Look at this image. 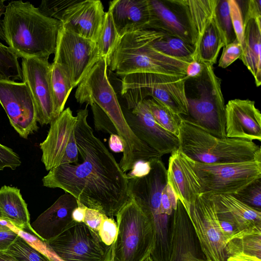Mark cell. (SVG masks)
<instances>
[{
  "label": "cell",
  "instance_id": "cell-1",
  "mask_svg": "<svg viewBox=\"0 0 261 261\" xmlns=\"http://www.w3.org/2000/svg\"><path fill=\"white\" fill-rule=\"evenodd\" d=\"M88 105L77 111L75 137L82 162L62 164L49 171L43 186L60 188L87 207L116 216L130 197L128 179L113 155L89 124Z\"/></svg>",
  "mask_w": 261,
  "mask_h": 261
},
{
  "label": "cell",
  "instance_id": "cell-2",
  "mask_svg": "<svg viewBox=\"0 0 261 261\" xmlns=\"http://www.w3.org/2000/svg\"><path fill=\"white\" fill-rule=\"evenodd\" d=\"M2 20L6 42L21 59L47 58L55 53L61 22L29 2L12 1Z\"/></svg>",
  "mask_w": 261,
  "mask_h": 261
},
{
  "label": "cell",
  "instance_id": "cell-3",
  "mask_svg": "<svg viewBox=\"0 0 261 261\" xmlns=\"http://www.w3.org/2000/svg\"><path fill=\"white\" fill-rule=\"evenodd\" d=\"M164 34L152 29L125 34L120 38L111 57V69L121 76L137 72L185 76L188 63L162 54L150 44Z\"/></svg>",
  "mask_w": 261,
  "mask_h": 261
},
{
  "label": "cell",
  "instance_id": "cell-4",
  "mask_svg": "<svg viewBox=\"0 0 261 261\" xmlns=\"http://www.w3.org/2000/svg\"><path fill=\"white\" fill-rule=\"evenodd\" d=\"M179 149L192 160L205 164L261 161V149L253 141L226 137L206 132L182 116Z\"/></svg>",
  "mask_w": 261,
  "mask_h": 261
},
{
  "label": "cell",
  "instance_id": "cell-5",
  "mask_svg": "<svg viewBox=\"0 0 261 261\" xmlns=\"http://www.w3.org/2000/svg\"><path fill=\"white\" fill-rule=\"evenodd\" d=\"M204 65L200 76L186 79L188 114L182 117L211 135L225 138V105L221 80L215 74L213 65Z\"/></svg>",
  "mask_w": 261,
  "mask_h": 261
},
{
  "label": "cell",
  "instance_id": "cell-6",
  "mask_svg": "<svg viewBox=\"0 0 261 261\" xmlns=\"http://www.w3.org/2000/svg\"><path fill=\"white\" fill-rule=\"evenodd\" d=\"M186 76L150 72H137L122 76L121 94L128 110L134 109L150 96L176 114L187 116L188 103L185 95Z\"/></svg>",
  "mask_w": 261,
  "mask_h": 261
},
{
  "label": "cell",
  "instance_id": "cell-7",
  "mask_svg": "<svg viewBox=\"0 0 261 261\" xmlns=\"http://www.w3.org/2000/svg\"><path fill=\"white\" fill-rule=\"evenodd\" d=\"M109 63L100 57L77 85L75 98L80 104H96L109 117L125 148L139 142L138 138L129 127L108 75Z\"/></svg>",
  "mask_w": 261,
  "mask_h": 261
},
{
  "label": "cell",
  "instance_id": "cell-8",
  "mask_svg": "<svg viewBox=\"0 0 261 261\" xmlns=\"http://www.w3.org/2000/svg\"><path fill=\"white\" fill-rule=\"evenodd\" d=\"M112 261H142L150 255L154 232L151 217L132 198L116 215Z\"/></svg>",
  "mask_w": 261,
  "mask_h": 261
},
{
  "label": "cell",
  "instance_id": "cell-9",
  "mask_svg": "<svg viewBox=\"0 0 261 261\" xmlns=\"http://www.w3.org/2000/svg\"><path fill=\"white\" fill-rule=\"evenodd\" d=\"M150 164L148 174L128 179V193L130 197L151 217L155 242L164 244L171 240L173 222V216L162 215L159 211L162 191L167 184V169L161 158L150 160Z\"/></svg>",
  "mask_w": 261,
  "mask_h": 261
},
{
  "label": "cell",
  "instance_id": "cell-10",
  "mask_svg": "<svg viewBox=\"0 0 261 261\" xmlns=\"http://www.w3.org/2000/svg\"><path fill=\"white\" fill-rule=\"evenodd\" d=\"M192 163L201 194L232 195L261 178V161L205 164L192 160Z\"/></svg>",
  "mask_w": 261,
  "mask_h": 261
},
{
  "label": "cell",
  "instance_id": "cell-11",
  "mask_svg": "<svg viewBox=\"0 0 261 261\" xmlns=\"http://www.w3.org/2000/svg\"><path fill=\"white\" fill-rule=\"evenodd\" d=\"M62 261H112L113 245L103 243L84 222L73 221L60 234L44 242Z\"/></svg>",
  "mask_w": 261,
  "mask_h": 261
},
{
  "label": "cell",
  "instance_id": "cell-12",
  "mask_svg": "<svg viewBox=\"0 0 261 261\" xmlns=\"http://www.w3.org/2000/svg\"><path fill=\"white\" fill-rule=\"evenodd\" d=\"M207 261H226V241L219 227L213 195L201 194L187 212Z\"/></svg>",
  "mask_w": 261,
  "mask_h": 261
},
{
  "label": "cell",
  "instance_id": "cell-13",
  "mask_svg": "<svg viewBox=\"0 0 261 261\" xmlns=\"http://www.w3.org/2000/svg\"><path fill=\"white\" fill-rule=\"evenodd\" d=\"M53 62L60 65L74 88L100 58L95 42L61 27L58 32Z\"/></svg>",
  "mask_w": 261,
  "mask_h": 261
},
{
  "label": "cell",
  "instance_id": "cell-14",
  "mask_svg": "<svg viewBox=\"0 0 261 261\" xmlns=\"http://www.w3.org/2000/svg\"><path fill=\"white\" fill-rule=\"evenodd\" d=\"M0 104L21 138L28 139L38 130L34 100L25 82L1 80Z\"/></svg>",
  "mask_w": 261,
  "mask_h": 261
},
{
  "label": "cell",
  "instance_id": "cell-15",
  "mask_svg": "<svg viewBox=\"0 0 261 261\" xmlns=\"http://www.w3.org/2000/svg\"><path fill=\"white\" fill-rule=\"evenodd\" d=\"M51 63L47 58L22 59V82L27 85L34 100L37 121L41 126L54 119L50 84Z\"/></svg>",
  "mask_w": 261,
  "mask_h": 261
},
{
  "label": "cell",
  "instance_id": "cell-16",
  "mask_svg": "<svg viewBox=\"0 0 261 261\" xmlns=\"http://www.w3.org/2000/svg\"><path fill=\"white\" fill-rule=\"evenodd\" d=\"M124 113L134 134L162 156L179 149L178 137L165 130L154 120L144 100Z\"/></svg>",
  "mask_w": 261,
  "mask_h": 261
},
{
  "label": "cell",
  "instance_id": "cell-17",
  "mask_svg": "<svg viewBox=\"0 0 261 261\" xmlns=\"http://www.w3.org/2000/svg\"><path fill=\"white\" fill-rule=\"evenodd\" d=\"M105 14L100 1L76 0L65 10L60 22L66 30L96 43Z\"/></svg>",
  "mask_w": 261,
  "mask_h": 261
},
{
  "label": "cell",
  "instance_id": "cell-18",
  "mask_svg": "<svg viewBox=\"0 0 261 261\" xmlns=\"http://www.w3.org/2000/svg\"><path fill=\"white\" fill-rule=\"evenodd\" d=\"M148 1L150 10L148 29L176 36L194 46L191 28L181 0Z\"/></svg>",
  "mask_w": 261,
  "mask_h": 261
},
{
  "label": "cell",
  "instance_id": "cell-19",
  "mask_svg": "<svg viewBox=\"0 0 261 261\" xmlns=\"http://www.w3.org/2000/svg\"><path fill=\"white\" fill-rule=\"evenodd\" d=\"M225 130L227 138L261 141V114L255 102L234 99L225 105Z\"/></svg>",
  "mask_w": 261,
  "mask_h": 261
},
{
  "label": "cell",
  "instance_id": "cell-20",
  "mask_svg": "<svg viewBox=\"0 0 261 261\" xmlns=\"http://www.w3.org/2000/svg\"><path fill=\"white\" fill-rule=\"evenodd\" d=\"M76 121V116L67 108L50 123L46 138L39 145L41 161L47 171L61 165L67 146L75 136Z\"/></svg>",
  "mask_w": 261,
  "mask_h": 261
},
{
  "label": "cell",
  "instance_id": "cell-21",
  "mask_svg": "<svg viewBox=\"0 0 261 261\" xmlns=\"http://www.w3.org/2000/svg\"><path fill=\"white\" fill-rule=\"evenodd\" d=\"M187 211L178 199L173 215L169 261H206Z\"/></svg>",
  "mask_w": 261,
  "mask_h": 261
},
{
  "label": "cell",
  "instance_id": "cell-22",
  "mask_svg": "<svg viewBox=\"0 0 261 261\" xmlns=\"http://www.w3.org/2000/svg\"><path fill=\"white\" fill-rule=\"evenodd\" d=\"M167 183L172 188L187 212L201 194L192 160L179 149L171 153L167 169Z\"/></svg>",
  "mask_w": 261,
  "mask_h": 261
},
{
  "label": "cell",
  "instance_id": "cell-23",
  "mask_svg": "<svg viewBox=\"0 0 261 261\" xmlns=\"http://www.w3.org/2000/svg\"><path fill=\"white\" fill-rule=\"evenodd\" d=\"M77 206L74 196L62 195L31 224L33 233L43 242L55 238L73 222L72 212Z\"/></svg>",
  "mask_w": 261,
  "mask_h": 261
},
{
  "label": "cell",
  "instance_id": "cell-24",
  "mask_svg": "<svg viewBox=\"0 0 261 261\" xmlns=\"http://www.w3.org/2000/svg\"><path fill=\"white\" fill-rule=\"evenodd\" d=\"M110 13L120 37L136 31L148 29L150 10L148 0L109 2Z\"/></svg>",
  "mask_w": 261,
  "mask_h": 261
},
{
  "label": "cell",
  "instance_id": "cell-25",
  "mask_svg": "<svg viewBox=\"0 0 261 261\" xmlns=\"http://www.w3.org/2000/svg\"><path fill=\"white\" fill-rule=\"evenodd\" d=\"M253 75L257 87L261 84V18L244 21L242 53L240 58Z\"/></svg>",
  "mask_w": 261,
  "mask_h": 261
},
{
  "label": "cell",
  "instance_id": "cell-26",
  "mask_svg": "<svg viewBox=\"0 0 261 261\" xmlns=\"http://www.w3.org/2000/svg\"><path fill=\"white\" fill-rule=\"evenodd\" d=\"M0 211L2 220L9 222L20 230L33 232L27 204L20 189L4 185L0 189Z\"/></svg>",
  "mask_w": 261,
  "mask_h": 261
},
{
  "label": "cell",
  "instance_id": "cell-27",
  "mask_svg": "<svg viewBox=\"0 0 261 261\" xmlns=\"http://www.w3.org/2000/svg\"><path fill=\"white\" fill-rule=\"evenodd\" d=\"M215 201L227 211L240 232L261 228V212L239 200L231 195H213Z\"/></svg>",
  "mask_w": 261,
  "mask_h": 261
},
{
  "label": "cell",
  "instance_id": "cell-28",
  "mask_svg": "<svg viewBox=\"0 0 261 261\" xmlns=\"http://www.w3.org/2000/svg\"><path fill=\"white\" fill-rule=\"evenodd\" d=\"M224 46L214 16L195 45L194 60L213 66L217 62L220 49Z\"/></svg>",
  "mask_w": 261,
  "mask_h": 261
},
{
  "label": "cell",
  "instance_id": "cell-29",
  "mask_svg": "<svg viewBox=\"0 0 261 261\" xmlns=\"http://www.w3.org/2000/svg\"><path fill=\"white\" fill-rule=\"evenodd\" d=\"M217 2L218 0H181L191 28L194 47L214 16Z\"/></svg>",
  "mask_w": 261,
  "mask_h": 261
},
{
  "label": "cell",
  "instance_id": "cell-30",
  "mask_svg": "<svg viewBox=\"0 0 261 261\" xmlns=\"http://www.w3.org/2000/svg\"><path fill=\"white\" fill-rule=\"evenodd\" d=\"M50 84L54 109V119L64 110L68 96L73 88L71 81L59 64L51 63Z\"/></svg>",
  "mask_w": 261,
  "mask_h": 261
},
{
  "label": "cell",
  "instance_id": "cell-31",
  "mask_svg": "<svg viewBox=\"0 0 261 261\" xmlns=\"http://www.w3.org/2000/svg\"><path fill=\"white\" fill-rule=\"evenodd\" d=\"M150 44L161 53L185 62L194 60V46L176 36L165 34L153 40Z\"/></svg>",
  "mask_w": 261,
  "mask_h": 261
},
{
  "label": "cell",
  "instance_id": "cell-32",
  "mask_svg": "<svg viewBox=\"0 0 261 261\" xmlns=\"http://www.w3.org/2000/svg\"><path fill=\"white\" fill-rule=\"evenodd\" d=\"M225 252L226 257L241 252L261 259V228L240 232L227 242Z\"/></svg>",
  "mask_w": 261,
  "mask_h": 261
},
{
  "label": "cell",
  "instance_id": "cell-33",
  "mask_svg": "<svg viewBox=\"0 0 261 261\" xmlns=\"http://www.w3.org/2000/svg\"><path fill=\"white\" fill-rule=\"evenodd\" d=\"M144 100L156 122L166 131L178 137L182 116L153 98Z\"/></svg>",
  "mask_w": 261,
  "mask_h": 261
},
{
  "label": "cell",
  "instance_id": "cell-34",
  "mask_svg": "<svg viewBox=\"0 0 261 261\" xmlns=\"http://www.w3.org/2000/svg\"><path fill=\"white\" fill-rule=\"evenodd\" d=\"M112 16L106 12L102 28L96 42L99 55L106 59L109 66L111 57L120 39Z\"/></svg>",
  "mask_w": 261,
  "mask_h": 261
},
{
  "label": "cell",
  "instance_id": "cell-35",
  "mask_svg": "<svg viewBox=\"0 0 261 261\" xmlns=\"http://www.w3.org/2000/svg\"><path fill=\"white\" fill-rule=\"evenodd\" d=\"M22 80L18 57L8 46L0 42V81Z\"/></svg>",
  "mask_w": 261,
  "mask_h": 261
},
{
  "label": "cell",
  "instance_id": "cell-36",
  "mask_svg": "<svg viewBox=\"0 0 261 261\" xmlns=\"http://www.w3.org/2000/svg\"><path fill=\"white\" fill-rule=\"evenodd\" d=\"M5 251L17 261H53L48 256L31 246L19 235Z\"/></svg>",
  "mask_w": 261,
  "mask_h": 261
},
{
  "label": "cell",
  "instance_id": "cell-37",
  "mask_svg": "<svg viewBox=\"0 0 261 261\" xmlns=\"http://www.w3.org/2000/svg\"><path fill=\"white\" fill-rule=\"evenodd\" d=\"M214 17L225 46L232 42L236 37L231 23L228 0H218Z\"/></svg>",
  "mask_w": 261,
  "mask_h": 261
},
{
  "label": "cell",
  "instance_id": "cell-38",
  "mask_svg": "<svg viewBox=\"0 0 261 261\" xmlns=\"http://www.w3.org/2000/svg\"><path fill=\"white\" fill-rule=\"evenodd\" d=\"M232 196L249 206L261 212V178L254 180Z\"/></svg>",
  "mask_w": 261,
  "mask_h": 261
},
{
  "label": "cell",
  "instance_id": "cell-39",
  "mask_svg": "<svg viewBox=\"0 0 261 261\" xmlns=\"http://www.w3.org/2000/svg\"><path fill=\"white\" fill-rule=\"evenodd\" d=\"M215 203L218 224L227 243L228 241L239 234L240 231L229 213L215 201Z\"/></svg>",
  "mask_w": 261,
  "mask_h": 261
},
{
  "label": "cell",
  "instance_id": "cell-40",
  "mask_svg": "<svg viewBox=\"0 0 261 261\" xmlns=\"http://www.w3.org/2000/svg\"><path fill=\"white\" fill-rule=\"evenodd\" d=\"M76 0H43L38 7L40 11L46 16L60 21L65 10Z\"/></svg>",
  "mask_w": 261,
  "mask_h": 261
},
{
  "label": "cell",
  "instance_id": "cell-41",
  "mask_svg": "<svg viewBox=\"0 0 261 261\" xmlns=\"http://www.w3.org/2000/svg\"><path fill=\"white\" fill-rule=\"evenodd\" d=\"M229 13L233 31L237 40L242 47L244 39V19L241 7L235 0H228Z\"/></svg>",
  "mask_w": 261,
  "mask_h": 261
},
{
  "label": "cell",
  "instance_id": "cell-42",
  "mask_svg": "<svg viewBox=\"0 0 261 261\" xmlns=\"http://www.w3.org/2000/svg\"><path fill=\"white\" fill-rule=\"evenodd\" d=\"M223 47L218 66L226 68L236 60L240 59L242 53V47L237 39Z\"/></svg>",
  "mask_w": 261,
  "mask_h": 261
},
{
  "label": "cell",
  "instance_id": "cell-43",
  "mask_svg": "<svg viewBox=\"0 0 261 261\" xmlns=\"http://www.w3.org/2000/svg\"><path fill=\"white\" fill-rule=\"evenodd\" d=\"M118 232L117 223L112 218L106 216L98 230V235L101 241L108 246L114 243Z\"/></svg>",
  "mask_w": 261,
  "mask_h": 261
},
{
  "label": "cell",
  "instance_id": "cell-44",
  "mask_svg": "<svg viewBox=\"0 0 261 261\" xmlns=\"http://www.w3.org/2000/svg\"><path fill=\"white\" fill-rule=\"evenodd\" d=\"M93 114L95 129L111 134H117L115 127L107 114L96 104L90 105Z\"/></svg>",
  "mask_w": 261,
  "mask_h": 261
},
{
  "label": "cell",
  "instance_id": "cell-45",
  "mask_svg": "<svg viewBox=\"0 0 261 261\" xmlns=\"http://www.w3.org/2000/svg\"><path fill=\"white\" fill-rule=\"evenodd\" d=\"M177 200L174 192L167 183L162 191L160 213L162 215L172 216L176 207Z\"/></svg>",
  "mask_w": 261,
  "mask_h": 261
},
{
  "label": "cell",
  "instance_id": "cell-46",
  "mask_svg": "<svg viewBox=\"0 0 261 261\" xmlns=\"http://www.w3.org/2000/svg\"><path fill=\"white\" fill-rule=\"evenodd\" d=\"M21 164L19 156L11 148L0 143V171L6 168L15 170Z\"/></svg>",
  "mask_w": 261,
  "mask_h": 261
},
{
  "label": "cell",
  "instance_id": "cell-47",
  "mask_svg": "<svg viewBox=\"0 0 261 261\" xmlns=\"http://www.w3.org/2000/svg\"><path fill=\"white\" fill-rule=\"evenodd\" d=\"M105 216L106 215L97 210L87 207L85 211L84 222L98 233L99 227Z\"/></svg>",
  "mask_w": 261,
  "mask_h": 261
},
{
  "label": "cell",
  "instance_id": "cell-48",
  "mask_svg": "<svg viewBox=\"0 0 261 261\" xmlns=\"http://www.w3.org/2000/svg\"><path fill=\"white\" fill-rule=\"evenodd\" d=\"M150 170V161L140 160L134 164L126 175L128 179L141 178L148 174Z\"/></svg>",
  "mask_w": 261,
  "mask_h": 261
},
{
  "label": "cell",
  "instance_id": "cell-49",
  "mask_svg": "<svg viewBox=\"0 0 261 261\" xmlns=\"http://www.w3.org/2000/svg\"><path fill=\"white\" fill-rule=\"evenodd\" d=\"M249 18H261V1L250 0L247 1V10L244 19L246 20Z\"/></svg>",
  "mask_w": 261,
  "mask_h": 261
},
{
  "label": "cell",
  "instance_id": "cell-50",
  "mask_svg": "<svg viewBox=\"0 0 261 261\" xmlns=\"http://www.w3.org/2000/svg\"><path fill=\"white\" fill-rule=\"evenodd\" d=\"M204 65L200 61L194 60L189 63L186 69L187 79H194L200 76L204 69Z\"/></svg>",
  "mask_w": 261,
  "mask_h": 261
},
{
  "label": "cell",
  "instance_id": "cell-51",
  "mask_svg": "<svg viewBox=\"0 0 261 261\" xmlns=\"http://www.w3.org/2000/svg\"><path fill=\"white\" fill-rule=\"evenodd\" d=\"M18 236V234L11 229L0 231V251H6Z\"/></svg>",
  "mask_w": 261,
  "mask_h": 261
},
{
  "label": "cell",
  "instance_id": "cell-52",
  "mask_svg": "<svg viewBox=\"0 0 261 261\" xmlns=\"http://www.w3.org/2000/svg\"><path fill=\"white\" fill-rule=\"evenodd\" d=\"M109 145L114 152L123 151V145L120 137L117 134H111L109 139Z\"/></svg>",
  "mask_w": 261,
  "mask_h": 261
},
{
  "label": "cell",
  "instance_id": "cell-53",
  "mask_svg": "<svg viewBox=\"0 0 261 261\" xmlns=\"http://www.w3.org/2000/svg\"><path fill=\"white\" fill-rule=\"evenodd\" d=\"M226 261H261V259L243 253H238L227 256Z\"/></svg>",
  "mask_w": 261,
  "mask_h": 261
},
{
  "label": "cell",
  "instance_id": "cell-54",
  "mask_svg": "<svg viewBox=\"0 0 261 261\" xmlns=\"http://www.w3.org/2000/svg\"><path fill=\"white\" fill-rule=\"evenodd\" d=\"M77 201L78 206L72 212V218L75 222H84L85 211L87 207L78 200Z\"/></svg>",
  "mask_w": 261,
  "mask_h": 261
},
{
  "label": "cell",
  "instance_id": "cell-55",
  "mask_svg": "<svg viewBox=\"0 0 261 261\" xmlns=\"http://www.w3.org/2000/svg\"><path fill=\"white\" fill-rule=\"evenodd\" d=\"M5 2V0H0V39L6 42V38L3 30L2 20H1V17L4 14L6 7Z\"/></svg>",
  "mask_w": 261,
  "mask_h": 261
},
{
  "label": "cell",
  "instance_id": "cell-56",
  "mask_svg": "<svg viewBox=\"0 0 261 261\" xmlns=\"http://www.w3.org/2000/svg\"><path fill=\"white\" fill-rule=\"evenodd\" d=\"M0 261H17L6 251H0Z\"/></svg>",
  "mask_w": 261,
  "mask_h": 261
},
{
  "label": "cell",
  "instance_id": "cell-57",
  "mask_svg": "<svg viewBox=\"0 0 261 261\" xmlns=\"http://www.w3.org/2000/svg\"><path fill=\"white\" fill-rule=\"evenodd\" d=\"M11 229L5 224L4 220H0V231H7L10 230Z\"/></svg>",
  "mask_w": 261,
  "mask_h": 261
},
{
  "label": "cell",
  "instance_id": "cell-58",
  "mask_svg": "<svg viewBox=\"0 0 261 261\" xmlns=\"http://www.w3.org/2000/svg\"><path fill=\"white\" fill-rule=\"evenodd\" d=\"M142 261H153L150 255H148Z\"/></svg>",
  "mask_w": 261,
  "mask_h": 261
},
{
  "label": "cell",
  "instance_id": "cell-59",
  "mask_svg": "<svg viewBox=\"0 0 261 261\" xmlns=\"http://www.w3.org/2000/svg\"><path fill=\"white\" fill-rule=\"evenodd\" d=\"M2 218H3V217H2V213H1V211H0V220H2Z\"/></svg>",
  "mask_w": 261,
  "mask_h": 261
},
{
  "label": "cell",
  "instance_id": "cell-60",
  "mask_svg": "<svg viewBox=\"0 0 261 261\" xmlns=\"http://www.w3.org/2000/svg\"><path fill=\"white\" fill-rule=\"evenodd\" d=\"M206 261H207V260H206Z\"/></svg>",
  "mask_w": 261,
  "mask_h": 261
}]
</instances>
